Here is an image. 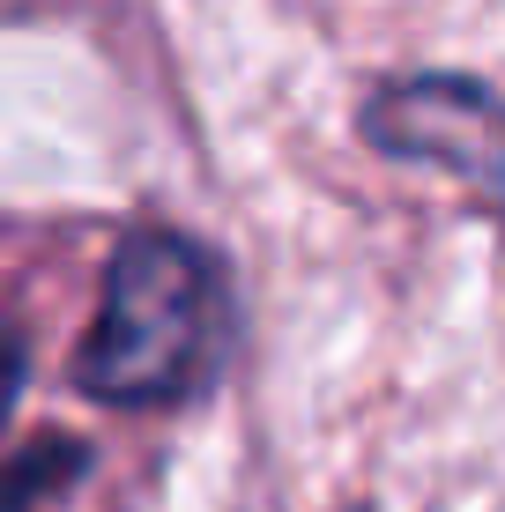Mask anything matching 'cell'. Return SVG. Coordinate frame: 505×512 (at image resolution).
Instances as JSON below:
<instances>
[{
  "label": "cell",
  "instance_id": "obj_1",
  "mask_svg": "<svg viewBox=\"0 0 505 512\" xmlns=\"http://www.w3.org/2000/svg\"><path fill=\"white\" fill-rule=\"evenodd\" d=\"M238 349L231 268L201 238L142 223L112 245L97 320L75 349V386L104 409H179L216 386Z\"/></svg>",
  "mask_w": 505,
  "mask_h": 512
},
{
  "label": "cell",
  "instance_id": "obj_2",
  "mask_svg": "<svg viewBox=\"0 0 505 512\" xmlns=\"http://www.w3.org/2000/svg\"><path fill=\"white\" fill-rule=\"evenodd\" d=\"M357 134L387 164L505 193V90L483 75H387L357 112Z\"/></svg>",
  "mask_w": 505,
  "mask_h": 512
},
{
  "label": "cell",
  "instance_id": "obj_3",
  "mask_svg": "<svg viewBox=\"0 0 505 512\" xmlns=\"http://www.w3.org/2000/svg\"><path fill=\"white\" fill-rule=\"evenodd\" d=\"M15 401H23V334L0 320V438L15 423Z\"/></svg>",
  "mask_w": 505,
  "mask_h": 512
}]
</instances>
